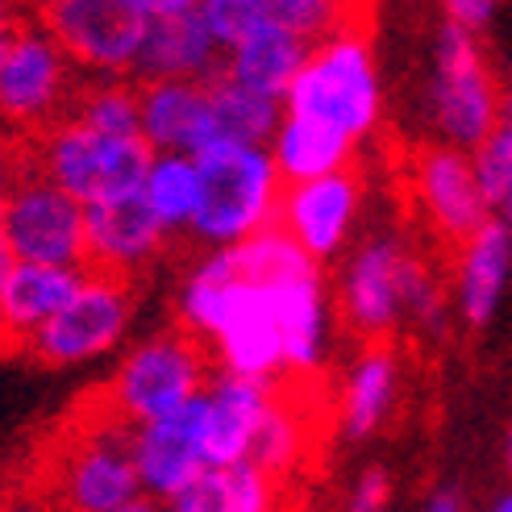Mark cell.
<instances>
[{"label": "cell", "instance_id": "cell-1", "mask_svg": "<svg viewBox=\"0 0 512 512\" xmlns=\"http://www.w3.org/2000/svg\"><path fill=\"white\" fill-rule=\"evenodd\" d=\"M59 512H117L142 496L134 463V425L92 404L75 417L71 433L50 442L42 454V475L25 479Z\"/></svg>", "mask_w": 512, "mask_h": 512}, {"label": "cell", "instance_id": "cell-2", "mask_svg": "<svg viewBox=\"0 0 512 512\" xmlns=\"http://www.w3.org/2000/svg\"><path fill=\"white\" fill-rule=\"evenodd\" d=\"M288 117L317 125V130L334 134L350 146H363L379 125V75L371 55L367 21L342 25L313 46L309 63H304L300 80L292 84L284 100Z\"/></svg>", "mask_w": 512, "mask_h": 512}, {"label": "cell", "instance_id": "cell-3", "mask_svg": "<svg viewBox=\"0 0 512 512\" xmlns=\"http://www.w3.org/2000/svg\"><path fill=\"white\" fill-rule=\"evenodd\" d=\"M9 150L30 159L46 179H55L63 192L80 200L84 209L146 192V175L155 167V150L146 146V138L96 134L75 117H59L38 134H17Z\"/></svg>", "mask_w": 512, "mask_h": 512}, {"label": "cell", "instance_id": "cell-4", "mask_svg": "<svg viewBox=\"0 0 512 512\" xmlns=\"http://www.w3.org/2000/svg\"><path fill=\"white\" fill-rule=\"evenodd\" d=\"M204 179V204L192 225V250H225L254 238L259 229L275 225L279 200H284V175H279L271 146L213 142L196 155Z\"/></svg>", "mask_w": 512, "mask_h": 512}, {"label": "cell", "instance_id": "cell-5", "mask_svg": "<svg viewBox=\"0 0 512 512\" xmlns=\"http://www.w3.org/2000/svg\"><path fill=\"white\" fill-rule=\"evenodd\" d=\"M217 371L209 342L184 325H167L121 358L113 379L100 388V404L121 421L146 425L204 396Z\"/></svg>", "mask_w": 512, "mask_h": 512}, {"label": "cell", "instance_id": "cell-6", "mask_svg": "<svg viewBox=\"0 0 512 512\" xmlns=\"http://www.w3.org/2000/svg\"><path fill=\"white\" fill-rule=\"evenodd\" d=\"M80 67L59 46V38L38 21L30 5L9 9L5 38H0V109L13 138L38 134L46 125L67 117L75 92H80Z\"/></svg>", "mask_w": 512, "mask_h": 512}, {"label": "cell", "instance_id": "cell-7", "mask_svg": "<svg viewBox=\"0 0 512 512\" xmlns=\"http://www.w3.org/2000/svg\"><path fill=\"white\" fill-rule=\"evenodd\" d=\"M0 254L46 267H88V209L17 150H9L0 200Z\"/></svg>", "mask_w": 512, "mask_h": 512}, {"label": "cell", "instance_id": "cell-8", "mask_svg": "<svg viewBox=\"0 0 512 512\" xmlns=\"http://www.w3.org/2000/svg\"><path fill=\"white\" fill-rule=\"evenodd\" d=\"M138 309V279L109 275L88 267L84 288L75 292L67 309H59L42 329H34L25 342H17L9 354L30 367H75L109 354Z\"/></svg>", "mask_w": 512, "mask_h": 512}, {"label": "cell", "instance_id": "cell-9", "mask_svg": "<svg viewBox=\"0 0 512 512\" xmlns=\"http://www.w3.org/2000/svg\"><path fill=\"white\" fill-rule=\"evenodd\" d=\"M508 105L512 100L504 96L479 38L463 25L442 21L438 46H433V117L442 138L475 155L492 138Z\"/></svg>", "mask_w": 512, "mask_h": 512}, {"label": "cell", "instance_id": "cell-10", "mask_svg": "<svg viewBox=\"0 0 512 512\" xmlns=\"http://www.w3.org/2000/svg\"><path fill=\"white\" fill-rule=\"evenodd\" d=\"M408 188H413V209L425 221L429 238L438 242L442 259L454 267L463 250L496 213L479 188L475 159L450 142H421L408 155Z\"/></svg>", "mask_w": 512, "mask_h": 512}, {"label": "cell", "instance_id": "cell-11", "mask_svg": "<svg viewBox=\"0 0 512 512\" xmlns=\"http://www.w3.org/2000/svg\"><path fill=\"white\" fill-rule=\"evenodd\" d=\"M88 75H134L150 17L138 0H21Z\"/></svg>", "mask_w": 512, "mask_h": 512}, {"label": "cell", "instance_id": "cell-12", "mask_svg": "<svg viewBox=\"0 0 512 512\" xmlns=\"http://www.w3.org/2000/svg\"><path fill=\"white\" fill-rule=\"evenodd\" d=\"M413 246L396 234L363 238L338 271V317L358 342H392L404 317V263Z\"/></svg>", "mask_w": 512, "mask_h": 512}, {"label": "cell", "instance_id": "cell-13", "mask_svg": "<svg viewBox=\"0 0 512 512\" xmlns=\"http://www.w3.org/2000/svg\"><path fill=\"white\" fill-rule=\"evenodd\" d=\"M363 196H367V179L358 163L338 175L313 179V184H288L275 225H284L317 263H329L346 250L358 209H363Z\"/></svg>", "mask_w": 512, "mask_h": 512}, {"label": "cell", "instance_id": "cell-14", "mask_svg": "<svg viewBox=\"0 0 512 512\" xmlns=\"http://www.w3.org/2000/svg\"><path fill=\"white\" fill-rule=\"evenodd\" d=\"M134 463L146 496L171 504L179 492H188L209 471V458H204V396L159 421L134 425Z\"/></svg>", "mask_w": 512, "mask_h": 512}, {"label": "cell", "instance_id": "cell-15", "mask_svg": "<svg viewBox=\"0 0 512 512\" xmlns=\"http://www.w3.org/2000/svg\"><path fill=\"white\" fill-rule=\"evenodd\" d=\"M171 246V234L150 209L146 192L105 200L88 209V267L142 279Z\"/></svg>", "mask_w": 512, "mask_h": 512}, {"label": "cell", "instance_id": "cell-16", "mask_svg": "<svg viewBox=\"0 0 512 512\" xmlns=\"http://www.w3.org/2000/svg\"><path fill=\"white\" fill-rule=\"evenodd\" d=\"M271 404L275 383L217 371L209 392H204V458H209V467L250 463Z\"/></svg>", "mask_w": 512, "mask_h": 512}, {"label": "cell", "instance_id": "cell-17", "mask_svg": "<svg viewBox=\"0 0 512 512\" xmlns=\"http://www.w3.org/2000/svg\"><path fill=\"white\" fill-rule=\"evenodd\" d=\"M142 88V138L155 155H204L217 138L209 84L159 80Z\"/></svg>", "mask_w": 512, "mask_h": 512}, {"label": "cell", "instance_id": "cell-18", "mask_svg": "<svg viewBox=\"0 0 512 512\" xmlns=\"http://www.w3.org/2000/svg\"><path fill=\"white\" fill-rule=\"evenodd\" d=\"M84 279L88 267H46L0 254V329H5V346L13 350L59 309H67L75 292L84 288Z\"/></svg>", "mask_w": 512, "mask_h": 512}, {"label": "cell", "instance_id": "cell-19", "mask_svg": "<svg viewBox=\"0 0 512 512\" xmlns=\"http://www.w3.org/2000/svg\"><path fill=\"white\" fill-rule=\"evenodd\" d=\"M221 67H225V46L213 38L200 13H184V17L150 21L134 80L138 84H159V80L209 84Z\"/></svg>", "mask_w": 512, "mask_h": 512}, {"label": "cell", "instance_id": "cell-20", "mask_svg": "<svg viewBox=\"0 0 512 512\" xmlns=\"http://www.w3.org/2000/svg\"><path fill=\"white\" fill-rule=\"evenodd\" d=\"M508 271H512V229L500 217H492L454 259L458 317H463L467 329H483L496 317Z\"/></svg>", "mask_w": 512, "mask_h": 512}, {"label": "cell", "instance_id": "cell-21", "mask_svg": "<svg viewBox=\"0 0 512 512\" xmlns=\"http://www.w3.org/2000/svg\"><path fill=\"white\" fill-rule=\"evenodd\" d=\"M396 392H400V363L392 342H367L350 363L338 404V421L346 438L367 442L371 433H379L396 408Z\"/></svg>", "mask_w": 512, "mask_h": 512}, {"label": "cell", "instance_id": "cell-22", "mask_svg": "<svg viewBox=\"0 0 512 512\" xmlns=\"http://www.w3.org/2000/svg\"><path fill=\"white\" fill-rule=\"evenodd\" d=\"M313 46L317 42L300 38L296 30H288V25L271 21L267 30L250 34L242 46L229 50V55H225V71H234L242 84L259 88L267 96L288 100L292 84L300 80L304 63H309V55H313Z\"/></svg>", "mask_w": 512, "mask_h": 512}, {"label": "cell", "instance_id": "cell-23", "mask_svg": "<svg viewBox=\"0 0 512 512\" xmlns=\"http://www.w3.org/2000/svg\"><path fill=\"white\" fill-rule=\"evenodd\" d=\"M209 100H213V121L221 142H242V146H271L279 125H284L288 109L279 96H267L259 88L242 84L234 71H217L209 80Z\"/></svg>", "mask_w": 512, "mask_h": 512}, {"label": "cell", "instance_id": "cell-24", "mask_svg": "<svg viewBox=\"0 0 512 512\" xmlns=\"http://www.w3.org/2000/svg\"><path fill=\"white\" fill-rule=\"evenodd\" d=\"M275 492L279 479H271L254 463L209 467L188 492L171 500V512H271Z\"/></svg>", "mask_w": 512, "mask_h": 512}, {"label": "cell", "instance_id": "cell-25", "mask_svg": "<svg viewBox=\"0 0 512 512\" xmlns=\"http://www.w3.org/2000/svg\"><path fill=\"white\" fill-rule=\"evenodd\" d=\"M271 159H275L279 175H284V188H288V184H313V179H325V175H338V171L354 167L358 146L317 130V125L284 117V125H279V134L271 142Z\"/></svg>", "mask_w": 512, "mask_h": 512}, {"label": "cell", "instance_id": "cell-26", "mask_svg": "<svg viewBox=\"0 0 512 512\" xmlns=\"http://www.w3.org/2000/svg\"><path fill=\"white\" fill-rule=\"evenodd\" d=\"M67 117L96 134L142 138V88L134 75H84Z\"/></svg>", "mask_w": 512, "mask_h": 512}, {"label": "cell", "instance_id": "cell-27", "mask_svg": "<svg viewBox=\"0 0 512 512\" xmlns=\"http://www.w3.org/2000/svg\"><path fill=\"white\" fill-rule=\"evenodd\" d=\"M146 200L163 229L175 238H188L204 204V179L192 155H155V167L146 175Z\"/></svg>", "mask_w": 512, "mask_h": 512}, {"label": "cell", "instance_id": "cell-28", "mask_svg": "<svg viewBox=\"0 0 512 512\" xmlns=\"http://www.w3.org/2000/svg\"><path fill=\"white\" fill-rule=\"evenodd\" d=\"M442 267H446V259H429L417 246L404 263V317L413 321V329H421L425 338H442L450 329Z\"/></svg>", "mask_w": 512, "mask_h": 512}, {"label": "cell", "instance_id": "cell-29", "mask_svg": "<svg viewBox=\"0 0 512 512\" xmlns=\"http://www.w3.org/2000/svg\"><path fill=\"white\" fill-rule=\"evenodd\" d=\"M363 5L367 0H271L275 21L309 42H321L329 34H338L342 25L363 21Z\"/></svg>", "mask_w": 512, "mask_h": 512}, {"label": "cell", "instance_id": "cell-30", "mask_svg": "<svg viewBox=\"0 0 512 512\" xmlns=\"http://www.w3.org/2000/svg\"><path fill=\"white\" fill-rule=\"evenodd\" d=\"M196 13L213 30V38L225 46V55L234 46H242L250 34L267 30V25L275 21L271 0H200Z\"/></svg>", "mask_w": 512, "mask_h": 512}, {"label": "cell", "instance_id": "cell-31", "mask_svg": "<svg viewBox=\"0 0 512 512\" xmlns=\"http://www.w3.org/2000/svg\"><path fill=\"white\" fill-rule=\"evenodd\" d=\"M471 159H475L479 188H483V196H488L492 213H500L504 204L512 200V105L492 130V138L483 142Z\"/></svg>", "mask_w": 512, "mask_h": 512}, {"label": "cell", "instance_id": "cell-32", "mask_svg": "<svg viewBox=\"0 0 512 512\" xmlns=\"http://www.w3.org/2000/svg\"><path fill=\"white\" fill-rule=\"evenodd\" d=\"M392 500V475L383 467H367L363 475L354 479V488L346 496V508L342 512H383Z\"/></svg>", "mask_w": 512, "mask_h": 512}, {"label": "cell", "instance_id": "cell-33", "mask_svg": "<svg viewBox=\"0 0 512 512\" xmlns=\"http://www.w3.org/2000/svg\"><path fill=\"white\" fill-rule=\"evenodd\" d=\"M442 9H446V21H454V25H463V30L479 34L483 25L492 21L496 0H442Z\"/></svg>", "mask_w": 512, "mask_h": 512}, {"label": "cell", "instance_id": "cell-34", "mask_svg": "<svg viewBox=\"0 0 512 512\" xmlns=\"http://www.w3.org/2000/svg\"><path fill=\"white\" fill-rule=\"evenodd\" d=\"M0 512H59L55 504H50L34 483H25V479H17L13 488H9V496H5V508Z\"/></svg>", "mask_w": 512, "mask_h": 512}, {"label": "cell", "instance_id": "cell-35", "mask_svg": "<svg viewBox=\"0 0 512 512\" xmlns=\"http://www.w3.org/2000/svg\"><path fill=\"white\" fill-rule=\"evenodd\" d=\"M146 9L150 21H163V17H184V13H196L200 0H138Z\"/></svg>", "mask_w": 512, "mask_h": 512}, {"label": "cell", "instance_id": "cell-36", "mask_svg": "<svg viewBox=\"0 0 512 512\" xmlns=\"http://www.w3.org/2000/svg\"><path fill=\"white\" fill-rule=\"evenodd\" d=\"M421 512H463V496H458L454 488H438V492L425 500Z\"/></svg>", "mask_w": 512, "mask_h": 512}, {"label": "cell", "instance_id": "cell-37", "mask_svg": "<svg viewBox=\"0 0 512 512\" xmlns=\"http://www.w3.org/2000/svg\"><path fill=\"white\" fill-rule=\"evenodd\" d=\"M117 512H171V504L167 500H159V496H138V500H130L125 508H117Z\"/></svg>", "mask_w": 512, "mask_h": 512}, {"label": "cell", "instance_id": "cell-38", "mask_svg": "<svg viewBox=\"0 0 512 512\" xmlns=\"http://www.w3.org/2000/svg\"><path fill=\"white\" fill-rule=\"evenodd\" d=\"M488 512H512V488H508V492H504V496H500V500H496Z\"/></svg>", "mask_w": 512, "mask_h": 512}, {"label": "cell", "instance_id": "cell-39", "mask_svg": "<svg viewBox=\"0 0 512 512\" xmlns=\"http://www.w3.org/2000/svg\"><path fill=\"white\" fill-rule=\"evenodd\" d=\"M496 217H500V221H504V225H508V229H512V200H508V204H504V209H500V213H496Z\"/></svg>", "mask_w": 512, "mask_h": 512}, {"label": "cell", "instance_id": "cell-40", "mask_svg": "<svg viewBox=\"0 0 512 512\" xmlns=\"http://www.w3.org/2000/svg\"><path fill=\"white\" fill-rule=\"evenodd\" d=\"M508 471H512V429H508Z\"/></svg>", "mask_w": 512, "mask_h": 512}]
</instances>
